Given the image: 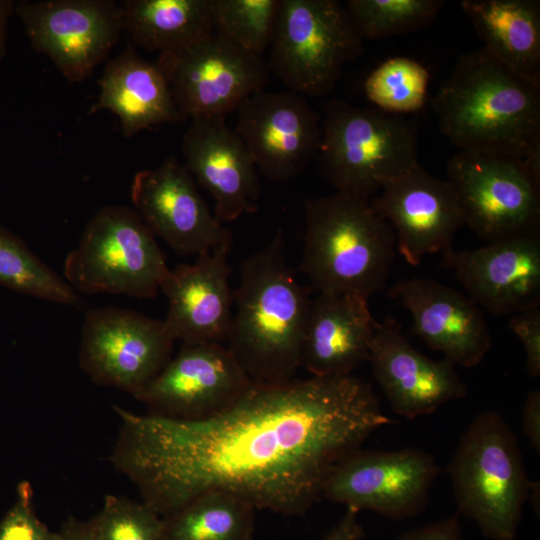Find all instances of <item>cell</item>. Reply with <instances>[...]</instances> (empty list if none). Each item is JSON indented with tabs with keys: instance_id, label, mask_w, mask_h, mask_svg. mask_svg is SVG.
<instances>
[{
	"instance_id": "obj_1",
	"label": "cell",
	"mask_w": 540,
	"mask_h": 540,
	"mask_svg": "<svg viewBox=\"0 0 540 540\" xmlns=\"http://www.w3.org/2000/svg\"><path fill=\"white\" fill-rule=\"evenodd\" d=\"M113 409L120 426L111 462L163 518L212 491L256 510L304 515L335 467L393 423L372 386L353 374L252 384L228 409L199 420Z\"/></svg>"
},
{
	"instance_id": "obj_2",
	"label": "cell",
	"mask_w": 540,
	"mask_h": 540,
	"mask_svg": "<svg viewBox=\"0 0 540 540\" xmlns=\"http://www.w3.org/2000/svg\"><path fill=\"white\" fill-rule=\"evenodd\" d=\"M431 104L441 133L459 151L540 155V85L483 47L458 58Z\"/></svg>"
},
{
	"instance_id": "obj_3",
	"label": "cell",
	"mask_w": 540,
	"mask_h": 540,
	"mask_svg": "<svg viewBox=\"0 0 540 540\" xmlns=\"http://www.w3.org/2000/svg\"><path fill=\"white\" fill-rule=\"evenodd\" d=\"M282 231L240 267L226 347L253 384H280L301 367L311 306L283 249Z\"/></svg>"
},
{
	"instance_id": "obj_4",
	"label": "cell",
	"mask_w": 540,
	"mask_h": 540,
	"mask_svg": "<svg viewBox=\"0 0 540 540\" xmlns=\"http://www.w3.org/2000/svg\"><path fill=\"white\" fill-rule=\"evenodd\" d=\"M305 223L300 269L319 294L369 299L386 286L396 236L368 200L339 192L309 199Z\"/></svg>"
},
{
	"instance_id": "obj_5",
	"label": "cell",
	"mask_w": 540,
	"mask_h": 540,
	"mask_svg": "<svg viewBox=\"0 0 540 540\" xmlns=\"http://www.w3.org/2000/svg\"><path fill=\"white\" fill-rule=\"evenodd\" d=\"M447 472L462 515L491 540L516 539L531 481L517 437L499 413L472 420Z\"/></svg>"
},
{
	"instance_id": "obj_6",
	"label": "cell",
	"mask_w": 540,
	"mask_h": 540,
	"mask_svg": "<svg viewBox=\"0 0 540 540\" xmlns=\"http://www.w3.org/2000/svg\"><path fill=\"white\" fill-rule=\"evenodd\" d=\"M317 156L336 192L369 200L419 164L417 126L403 116L334 99L323 108Z\"/></svg>"
},
{
	"instance_id": "obj_7",
	"label": "cell",
	"mask_w": 540,
	"mask_h": 540,
	"mask_svg": "<svg viewBox=\"0 0 540 540\" xmlns=\"http://www.w3.org/2000/svg\"><path fill=\"white\" fill-rule=\"evenodd\" d=\"M65 281L78 293L154 298L169 273L166 259L136 210L109 205L86 224L65 260Z\"/></svg>"
},
{
	"instance_id": "obj_8",
	"label": "cell",
	"mask_w": 540,
	"mask_h": 540,
	"mask_svg": "<svg viewBox=\"0 0 540 540\" xmlns=\"http://www.w3.org/2000/svg\"><path fill=\"white\" fill-rule=\"evenodd\" d=\"M345 5L336 0H280L269 71L292 92L322 97L364 50Z\"/></svg>"
},
{
	"instance_id": "obj_9",
	"label": "cell",
	"mask_w": 540,
	"mask_h": 540,
	"mask_svg": "<svg viewBox=\"0 0 540 540\" xmlns=\"http://www.w3.org/2000/svg\"><path fill=\"white\" fill-rule=\"evenodd\" d=\"M446 173L464 224L479 238L494 243L540 234V155L458 151Z\"/></svg>"
},
{
	"instance_id": "obj_10",
	"label": "cell",
	"mask_w": 540,
	"mask_h": 540,
	"mask_svg": "<svg viewBox=\"0 0 540 540\" xmlns=\"http://www.w3.org/2000/svg\"><path fill=\"white\" fill-rule=\"evenodd\" d=\"M156 63L185 118L226 117L262 91L269 75L263 56L246 52L214 32L159 54Z\"/></svg>"
},
{
	"instance_id": "obj_11",
	"label": "cell",
	"mask_w": 540,
	"mask_h": 540,
	"mask_svg": "<svg viewBox=\"0 0 540 540\" xmlns=\"http://www.w3.org/2000/svg\"><path fill=\"white\" fill-rule=\"evenodd\" d=\"M174 342L163 320L99 307L85 314L79 364L94 383L135 395L172 358Z\"/></svg>"
},
{
	"instance_id": "obj_12",
	"label": "cell",
	"mask_w": 540,
	"mask_h": 540,
	"mask_svg": "<svg viewBox=\"0 0 540 540\" xmlns=\"http://www.w3.org/2000/svg\"><path fill=\"white\" fill-rule=\"evenodd\" d=\"M440 472L434 457L421 449L359 448L335 467L322 497L358 512L404 520L424 510Z\"/></svg>"
},
{
	"instance_id": "obj_13",
	"label": "cell",
	"mask_w": 540,
	"mask_h": 540,
	"mask_svg": "<svg viewBox=\"0 0 540 540\" xmlns=\"http://www.w3.org/2000/svg\"><path fill=\"white\" fill-rule=\"evenodd\" d=\"M15 14L33 49L72 82L89 78L124 30L122 4L113 0L19 1Z\"/></svg>"
},
{
	"instance_id": "obj_14",
	"label": "cell",
	"mask_w": 540,
	"mask_h": 540,
	"mask_svg": "<svg viewBox=\"0 0 540 540\" xmlns=\"http://www.w3.org/2000/svg\"><path fill=\"white\" fill-rule=\"evenodd\" d=\"M196 184L184 164L168 157L135 174L131 200L153 234L178 255L230 251V230L210 211Z\"/></svg>"
},
{
	"instance_id": "obj_15",
	"label": "cell",
	"mask_w": 540,
	"mask_h": 540,
	"mask_svg": "<svg viewBox=\"0 0 540 540\" xmlns=\"http://www.w3.org/2000/svg\"><path fill=\"white\" fill-rule=\"evenodd\" d=\"M252 384L222 343L183 344L179 353L133 396L151 414L199 420L228 409Z\"/></svg>"
},
{
	"instance_id": "obj_16",
	"label": "cell",
	"mask_w": 540,
	"mask_h": 540,
	"mask_svg": "<svg viewBox=\"0 0 540 540\" xmlns=\"http://www.w3.org/2000/svg\"><path fill=\"white\" fill-rule=\"evenodd\" d=\"M237 111L235 131L267 179L288 181L317 156L322 117L304 96L262 90Z\"/></svg>"
},
{
	"instance_id": "obj_17",
	"label": "cell",
	"mask_w": 540,
	"mask_h": 540,
	"mask_svg": "<svg viewBox=\"0 0 540 540\" xmlns=\"http://www.w3.org/2000/svg\"><path fill=\"white\" fill-rule=\"evenodd\" d=\"M371 206L393 228L396 249L411 265L424 256L453 248L456 232L464 224L451 184L420 164L388 182Z\"/></svg>"
},
{
	"instance_id": "obj_18",
	"label": "cell",
	"mask_w": 540,
	"mask_h": 540,
	"mask_svg": "<svg viewBox=\"0 0 540 540\" xmlns=\"http://www.w3.org/2000/svg\"><path fill=\"white\" fill-rule=\"evenodd\" d=\"M467 295L494 315L540 305V234L442 254Z\"/></svg>"
},
{
	"instance_id": "obj_19",
	"label": "cell",
	"mask_w": 540,
	"mask_h": 540,
	"mask_svg": "<svg viewBox=\"0 0 540 540\" xmlns=\"http://www.w3.org/2000/svg\"><path fill=\"white\" fill-rule=\"evenodd\" d=\"M368 362L391 409L406 419L431 414L467 394L455 364L421 353L392 319L376 322Z\"/></svg>"
},
{
	"instance_id": "obj_20",
	"label": "cell",
	"mask_w": 540,
	"mask_h": 540,
	"mask_svg": "<svg viewBox=\"0 0 540 540\" xmlns=\"http://www.w3.org/2000/svg\"><path fill=\"white\" fill-rule=\"evenodd\" d=\"M184 166L215 200L214 215L232 222L258 209V169L245 143L223 116L191 118L182 139Z\"/></svg>"
},
{
	"instance_id": "obj_21",
	"label": "cell",
	"mask_w": 540,
	"mask_h": 540,
	"mask_svg": "<svg viewBox=\"0 0 540 540\" xmlns=\"http://www.w3.org/2000/svg\"><path fill=\"white\" fill-rule=\"evenodd\" d=\"M409 311L414 333L455 365L479 364L491 347L485 315L467 294L430 278L399 281L389 292Z\"/></svg>"
},
{
	"instance_id": "obj_22",
	"label": "cell",
	"mask_w": 540,
	"mask_h": 540,
	"mask_svg": "<svg viewBox=\"0 0 540 540\" xmlns=\"http://www.w3.org/2000/svg\"><path fill=\"white\" fill-rule=\"evenodd\" d=\"M228 254L226 250L204 253L194 263L169 270L160 290L168 300L163 321L175 341L184 345L226 341L233 313Z\"/></svg>"
},
{
	"instance_id": "obj_23",
	"label": "cell",
	"mask_w": 540,
	"mask_h": 540,
	"mask_svg": "<svg viewBox=\"0 0 540 540\" xmlns=\"http://www.w3.org/2000/svg\"><path fill=\"white\" fill-rule=\"evenodd\" d=\"M375 325L368 299L319 294L311 302L301 366L315 377L352 374L368 361Z\"/></svg>"
},
{
	"instance_id": "obj_24",
	"label": "cell",
	"mask_w": 540,
	"mask_h": 540,
	"mask_svg": "<svg viewBox=\"0 0 540 540\" xmlns=\"http://www.w3.org/2000/svg\"><path fill=\"white\" fill-rule=\"evenodd\" d=\"M99 87L98 99L90 113L112 112L118 117L126 138L152 126L185 119L158 64L132 49H126L107 63Z\"/></svg>"
},
{
	"instance_id": "obj_25",
	"label": "cell",
	"mask_w": 540,
	"mask_h": 540,
	"mask_svg": "<svg viewBox=\"0 0 540 540\" xmlns=\"http://www.w3.org/2000/svg\"><path fill=\"white\" fill-rule=\"evenodd\" d=\"M483 48L506 67L540 85V2L464 0Z\"/></svg>"
},
{
	"instance_id": "obj_26",
	"label": "cell",
	"mask_w": 540,
	"mask_h": 540,
	"mask_svg": "<svg viewBox=\"0 0 540 540\" xmlns=\"http://www.w3.org/2000/svg\"><path fill=\"white\" fill-rule=\"evenodd\" d=\"M123 28L140 47L159 54L212 34L211 0H127Z\"/></svg>"
},
{
	"instance_id": "obj_27",
	"label": "cell",
	"mask_w": 540,
	"mask_h": 540,
	"mask_svg": "<svg viewBox=\"0 0 540 540\" xmlns=\"http://www.w3.org/2000/svg\"><path fill=\"white\" fill-rule=\"evenodd\" d=\"M255 512L237 496L207 492L163 518L161 540H253Z\"/></svg>"
},
{
	"instance_id": "obj_28",
	"label": "cell",
	"mask_w": 540,
	"mask_h": 540,
	"mask_svg": "<svg viewBox=\"0 0 540 540\" xmlns=\"http://www.w3.org/2000/svg\"><path fill=\"white\" fill-rule=\"evenodd\" d=\"M0 284L62 305H77L78 293L17 236L0 228Z\"/></svg>"
},
{
	"instance_id": "obj_29",
	"label": "cell",
	"mask_w": 540,
	"mask_h": 540,
	"mask_svg": "<svg viewBox=\"0 0 540 540\" xmlns=\"http://www.w3.org/2000/svg\"><path fill=\"white\" fill-rule=\"evenodd\" d=\"M430 74L419 61L404 56L381 62L366 77L363 89L374 108L403 116L420 111L428 99Z\"/></svg>"
},
{
	"instance_id": "obj_30",
	"label": "cell",
	"mask_w": 540,
	"mask_h": 540,
	"mask_svg": "<svg viewBox=\"0 0 540 540\" xmlns=\"http://www.w3.org/2000/svg\"><path fill=\"white\" fill-rule=\"evenodd\" d=\"M442 0H349L346 10L363 40L419 31L440 13Z\"/></svg>"
},
{
	"instance_id": "obj_31",
	"label": "cell",
	"mask_w": 540,
	"mask_h": 540,
	"mask_svg": "<svg viewBox=\"0 0 540 540\" xmlns=\"http://www.w3.org/2000/svg\"><path fill=\"white\" fill-rule=\"evenodd\" d=\"M280 0H211L214 33L251 54L270 47Z\"/></svg>"
},
{
	"instance_id": "obj_32",
	"label": "cell",
	"mask_w": 540,
	"mask_h": 540,
	"mask_svg": "<svg viewBox=\"0 0 540 540\" xmlns=\"http://www.w3.org/2000/svg\"><path fill=\"white\" fill-rule=\"evenodd\" d=\"M96 540H161L164 520L150 506L108 494L93 517Z\"/></svg>"
},
{
	"instance_id": "obj_33",
	"label": "cell",
	"mask_w": 540,
	"mask_h": 540,
	"mask_svg": "<svg viewBox=\"0 0 540 540\" xmlns=\"http://www.w3.org/2000/svg\"><path fill=\"white\" fill-rule=\"evenodd\" d=\"M0 540H59L58 532L51 531L37 516L27 481L17 486L16 499L0 521Z\"/></svg>"
},
{
	"instance_id": "obj_34",
	"label": "cell",
	"mask_w": 540,
	"mask_h": 540,
	"mask_svg": "<svg viewBox=\"0 0 540 540\" xmlns=\"http://www.w3.org/2000/svg\"><path fill=\"white\" fill-rule=\"evenodd\" d=\"M508 327L524 347L528 374L533 378L539 377L540 309L534 308L513 314L508 321Z\"/></svg>"
},
{
	"instance_id": "obj_35",
	"label": "cell",
	"mask_w": 540,
	"mask_h": 540,
	"mask_svg": "<svg viewBox=\"0 0 540 540\" xmlns=\"http://www.w3.org/2000/svg\"><path fill=\"white\" fill-rule=\"evenodd\" d=\"M396 540H462L461 527L456 517H449L406 531Z\"/></svg>"
},
{
	"instance_id": "obj_36",
	"label": "cell",
	"mask_w": 540,
	"mask_h": 540,
	"mask_svg": "<svg viewBox=\"0 0 540 540\" xmlns=\"http://www.w3.org/2000/svg\"><path fill=\"white\" fill-rule=\"evenodd\" d=\"M522 430L530 445L540 452V390L530 391L524 401L521 416Z\"/></svg>"
},
{
	"instance_id": "obj_37",
	"label": "cell",
	"mask_w": 540,
	"mask_h": 540,
	"mask_svg": "<svg viewBox=\"0 0 540 540\" xmlns=\"http://www.w3.org/2000/svg\"><path fill=\"white\" fill-rule=\"evenodd\" d=\"M359 512L346 508L338 524L331 529L324 540H363L365 530L358 520Z\"/></svg>"
},
{
	"instance_id": "obj_38",
	"label": "cell",
	"mask_w": 540,
	"mask_h": 540,
	"mask_svg": "<svg viewBox=\"0 0 540 540\" xmlns=\"http://www.w3.org/2000/svg\"><path fill=\"white\" fill-rule=\"evenodd\" d=\"M58 534L59 540H96L93 518L82 521L70 517L63 523Z\"/></svg>"
},
{
	"instance_id": "obj_39",
	"label": "cell",
	"mask_w": 540,
	"mask_h": 540,
	"mask_svg": "<svg viewBox=\"0 0 540 540\" xmlns=\"http://www.w3.org/2000/svg\"><path fill=\"white\" fill-rule=\"evenodd\" d=\"M13 13H15V2L12 0H0V65L6 54L8 23Z\"/></svg>"
}]
</instances>
